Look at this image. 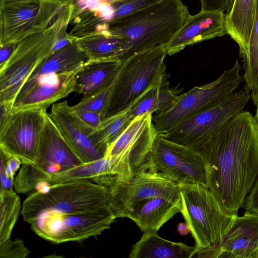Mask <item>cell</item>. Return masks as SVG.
<instances>
[{
    "label": "cell",
    "instance_id": "22",
    "mask_svg": "<svg viewBox=\"0 0 258 258\" xmlns=\"http://www.w3.org/2000/svg\"><path fill=\"white\" fill-rule=\"evenodd\" d=\"M195 246L175 242L160 237L157 232H143L130 252V258H191Z\"/></svg>",
    "mask_w": 258,
    "mask_h": 258
},
{
    "label": "cell",
    "instance_id": "8",
    "mask_svg": "<svg viewBox=\"0 0 258 258\" xmlns=\"http://www.w3.org/2000/svg\"><path fill=\"white\" fill-rule=\"evenodd\" d=\"M157 134L153 114L146 113L135 118L107 147L104 157L109 160L116 179L125 180L138 172L149 171Z\"/></svg>",
    "mask_w": 258,
    "mask_h": 258
},
{
    "label": "cell",
    "instance_id": "28",
    "mask_svg": "<svg viewBox=\"0 0 258 258\" xmlns=\"http://www.w3.org/2000/svg\"><path fill=\"white\" fill-rule=\"evenodd\" d=\"M245 88L250 92L254 105L258 103V0H255V14L249 41L248 57L244 64Z\"/></svg>",
    "mask_w": 258,
    "mask_h": 258
},
{
    "label": "cell",
    "instance_id": "41",
    "mask_svg": "<svg viewBox=\"0 0 258 258\" xmlns=\"http://www.w3.org/2000/svg\"><path fill=\"white\" fill-rule=\"evenodd\" d=\"M30 0H0V5L6 4H10V3H19L22 2H26Z\"/></svg>",
    "mask_w": 258,
    "mask_h": 258
},
{
    "label": "cell",
    "instance_id": "32",
    "mask_svg": "<svg viewBox=\"0 0 258 258\" xmlns=\"http://www.w3.org/2000/svg\"><path fill=\"white\" fill-rule=\"evenodd\" d=\"M161 1L162 0H112L108 2L112 11L111 18L108 21L125 17Z\"/></svg>",
    "mask_w": 258,
    "mask_h": 258
},
{
    "label": "cell",
    "instance_id": "30",
    "mask_svg": "<svg viewBox=\"0 0 258 258\" xmlns=\"http://www.w3.org/2000/svg\"><path fill=\"white\" fill-rule=\"evenodd\" d=\"M48 175L34 164H22L14 179V187L18 193H28L36 189Z\"/></svg>",
    "mask_w": 258,
    "mask_h": 258
},
{
    "label": "cell",
    "instance_id": "24",
    "mask_svg": "<svg viewBox=\"0 0 258 258\" xmlns=\"http://www.w3.org/2000/svg\"><path fill=\"white\" fill-rule=\"evenodd\" d=\"M180 95L169 87V82L164 74L158 81L130 109L132 120L146 113L159 114L171 109L177 103Z\"/></svg>",
    "mask_w": 258,
    "mask_h": 258
},
{
    "label": "cell",
    "instance_id": "36",
    "mask_svg": "<svg viewBox=\"0 0 258 258\" xmlns=\"http://www.w3.org/2000/svg\"><path fill=\"white\" fill-rule=\"evenodd\" d=\"M243 208L245 210H250L258 213V177L246 198Z\"/></svg>",
    "mask_w": 258,
    "mask_h": 258
},
{
    "label": "cell",
    "instance_id": "42",
    "mask_svg": "<svg viewBox=\"0 0 258 258\" xmlns=\"http://www.w3.org/2000/svg\"><path fill=\"white\" fill-rule=\"evenodd\" d=\"M57 2L62 4H67L71 3H74L76 2V0H50Z\"/></svg>",
    "mask_w": 258,
    "mask_h": 258
},
{
    "label": "cell",
    "instance_id": "21",
    "mask_svg": "<svg viewBox=\"0 0 258 258\" xmlns=\"http://www.w3.org/2000/svg\"><path fill=\"white\" fill-rule=\"evenodd\" d=\"M181 201L156 197L143 203L127 218L133 220L143 232H157L175 214L181 213Z\"/></svg>",
    "mask_w": 258,
    "mask_h": 258
},
{
    "label": "cell",
    "instance_id": "4",
    "mask_svg": "<svg viewBox=\"0 0 258 258\" xmlns=\"http://www.w3.org/2000/svg\"><path fill=\"white\" fill-rule=\"evenodd\" d=\"M107 190L91 180H81L50 185L48 190H36L23 203L21 213L30 223L47 212L72 215L114 214L107 203Z\"/></svg>",
    "mask_w": 258,
    "mask_h": 258
},
{
    "label": "cell",
    "instance_id": "19",
    "mask_svg": "<svg viewBox=\"0 0 258 258\" xmlns=\"http://www.w3.org/2000/svg\"><path fill=\"white\" fill-rule=\"evenodd\" d=\"M218 258H258V213L237 216L225 236Z\"/></svg>",
    "mask_w": 258,
    "mask_h": 258
},
{
    "label": "cell",
    "instance_id": "35",
    "mask_svg": "<svg viewBox=\"0 0 258 258\" xmlns=\"http://www.w3.org/2000/svg\"><path fill=\"white\" fill-rule=\"evenodd\" d=\"M1 161L4 165L6 174L14 179L16 171L22 164L21 161L16 157L11 156L0 150Z\"/></svg>",
    "mask_w": 258,
    "mask_h": 258
},
{
    "label": "cell",
    "instance_id": "34",
    "mask_svg": "<svg viewBox=\"0 0 258 258\" xmlns=\"http://www.w3.org/2000/svg\"><path fill=\"white\" fill-rule=\"evenodd\" d=\"M29 253V250L20 239H9L0 243L1 258H25Z\"/></svg>",
    "mask_w": 258,
    "mask_h": 258
},
{
    "label": "cell",
    "instance_id": "38",
    "mask_svg": "<svg viewBox=\"0 0 258 258\" xmlns=\"http://www.w3.org/2000/svg\"><path fill=\"white\" fill-rule=\"evenodd\" d=\"M0 192L13 191L14 179L6 174L2 161H0Z\"/></svg>",
    "mask_w": 258,
    "mask_h": 258
},
{
    "label": "cell",
    "instance_id": "16",
    "mask_svg": "<svg viewBox=\"0 0 258 258\" xmlns=\"http://www.w3.org/2000/svg\"><path fill=\"white\" fill-rule=\"evenodd\" d=\"M226 17L223 12L203 11L190 15L186 23L164 46L172 55L186 46L228 34Z\"/></svg>",
    "mask_w": 258,
    "mask_h": 258
},
{
    "label": "cell",
    "instance_id": "12",
    "mask_svg": "<svg viewBox=\"0 0 258 258\" xmlns=\"http://www.w3.org/2000/svg\"><path fill=\"white\" fill-rule=\"evenodd\" d=\"M250 98V92L245 87L213 107L181 121L159 135L176 143L196 148L226 121L243 111Z\"/></svg>",
    "mask_w": 258,
    "mask_h": 258
},
{
    "label": "cell",
    "instance_id": "40",
    "mask_svg": "<svg viewBox=\"0 0 258 258\" xmlns=\"http://www.w3.org/2000/svg\"><path fill=\"white\" fill-rule=\"evenodd\" d=\"M235 0H227V4L225 9L226 17H227L231 12Z\"/></svg>",
    "mask_w": 258,
    "mask_h": 258
},
{
    "label": "cell",
    "instance_id": "26",
    "mask_svg": "<svg viewBox=\"0 0 258 258\" xmlns=\"http://www.w3.org/2000/svg\"><path fill=\"white\" fill-rule=\"evenodd\" d=\"M115 175L109 160L104 157L95 161L81 164L57 173L49 174L43 183L52 185L81 180H92L102 176Z\"/></svg>",
    "mask_w": 258,
    "mask_h": 258
},
{
    "label": "cell",
    "instance_id": "6",
    "mask_svg": "<svg viewBox=\"0 0 258 258\" xmlns=\"http://www.w3.org/2000/svg\"><path fill=\"white\" fill-rule=\"evenodd\" d=\"M164 45L136 53L122 61L111 89L105 118L131 108L165 74Z\"/></svg>",
    "mask_w": 258,
    "mask_h": 258
},
{
    "label": "cell",
    "instance_id": "18",
    "mask_svg": "<svg viewBox=\"0 0 258 258\" xmlns=\"http://www.w3.org/2000/svg\"><path fill=\"white\" fill-rule=\"evenodd\" d=\"M48 115L68 145L82 164L90 163L104 157L72 114L71 106L64 100L51 105Z\"/></svg>",
    "mask_w": 258,
    "mask_h": 258
},
{
    "label": "cell",
    "instance_id": "7",
    "mask_svg": "<svg viewBox=\"0 0 258 258\" xmlns=\"http://www.w3.org/2000/svg\"><path fill=\"white\" fill-rule=\"evenodd\" d=\"M74 3L30 0L0 5V46L16 44L72 13Z\"/></svg>",
    "mask_w": 258,
    "mask_h": 258
},
{
    "label": "cell",
    "instance_id": "20",
    "mask_svg": "<svg viewBox=\"0 0 258 258\" xmlns=\"http://www.w3.org/2000/svg\"><path fill=\"white\" fill-rule=\"evenodd\" d=\"M122 61L118 59H89L77 71L74 92L89 96L111 87Z\"/></svg>",
    "mask_w": 258,
    "mask_h": 258
},
{
    "label": "cell",
    "instance_id": "33",
    "mask_svg": "<svg viewBox=\"0 0 258 258\" xmlns=\"http://www.w3.org/2000/svg\"><path fill=\"white\" fill-rule=\"evenodd\" d=\"M71 109L75 121L88 136L105 118L104 116L99 113L89 111H74L71 106Z\"/></svg>",
    "mask_w": 258,
    "mask_h": 258
},
{
    "label": "cell",
    "instance_id": "43",
    "mask_svg": "<svg viewBox=\"0 0 258 258\" xmlns=\"http://www.w3.org/2000/svg\"><path fill=\"white\" fill-rule=\"evenodd\" d=\"M256 112H255V115L254 116V119L255 121L257 130V133H258V103L256 104Z\"/></svg>",
    "mask_w": 258,
    "mask_h": 258
},
{
    "label": "cell",
    "instance_id": "3",
    "mask_svg": "<svg viewBox=\"0 0 258 258\" xmlns=\"http://www.w3.org/2000/svg\"><path fill=\"white\" fill-rule=\"evenodd\" d=\"M181 211L195 241L192 257L218 258L237 214L226 213L209 189L200 184H178Z\"/></svg>",
    "mask_w": 258,
    "mask_h": 258
},
{
    "label": "cell",
    "instance_id": "14",
    "mask_svg": "<svg viewBox=\"0 0 258 258\" xmlns=\"http://www.w3.org/2000/svg\"><path fill=\"white\" fill-rule=\"evenodd\" d=\"M46 111L13 108L10 121L0 130V150L17 157L22 164H35Z\"/></svg>",
    "mask_w": 258,
    "mask_h": 258
},
{
    "label": "cell",
    "instance_id": "10",
    "mask_svg": "<svg viewBox=\"0 0 258 258\" xmlns=\"http://www.w3.org/2000/svg\"><path fill=\"white\" fill-rule=\"evenodd\" d=\"M104 187L108 205L116 218H127L135 209L153 198L181 201L178 184L148 171L138 172L125 180L116 178Z\"/></svg>",
    "mask_w": 258,
    "mask_h": 258
},
{
    "label": "cell",
    "instance_id": "29",
    "mask_svg": "<svg viewBox=\"0 0 258 258\" xmlns=\"http://www.w3.org/2000/svg\"><path fill=\"white\" fill-rule=\"evenodd\" d=\"M20 212V198L15 192H0V243L10 239Z\"/></svg>",
    "mask_w": 258,
    "mask_h": 258
},
{
    "label": "cell",
    "instance_id": "25",
    "mask_svg": "<svg viewBox=\"0 0 258 258\" xmlns=\"http://www.w3.org/2000/svg\"><path fill=\"white\" fill-rule=\"evenodd\" d=\"M71 38L86 52L90 59L115 58L120 60L124 51L125 39L106 32H94L82 37Z\"/></svg>",
    "mask_w": 258,
    "mask_h": 258
},
{
    "label": "cell",
    "instance_id": "17",
    "mask_svg": "<svg viewBox=\"0 0 258 258\" xmlns=\"http://www.w3.org/2000/svg\"><path fill=\"white\" fill-rule=\"evenodd\" d=\"M81 164L47 113L34 164L44 172L51 174Z\"/></svg>",
    "mask_w": 258,
    "mask_h": 258
},
{
    "label": "cell",
    "instance_id": "39",
    "mask_svg": "<svg viewBox=\"0 0 258 258\" xmlns=\"http://www.w3.org/2000/svg\"><path fill=\"white\" fill-rule=\"evenodd\" d=\"M16 44H10L0 46V66L4 63L10 57Z\"/></svg>",
    "mask_w": 258,
    "mask_h": 258
},
{
    "label": "cell",
    "instance_id": "37",
    "mask_svg": "<svg viewBox=\"0 0 258 258\" xmlns=\"http://www.w3.org/2000/svg\"><path fill=\"white\" fill-rule=\"evenodd\" d=\"M201 10L203 11L223 12L225 10L227 0H200Z\"/></svg>",
    "mask_w": 258,
    "mask_h": 258
},
{
    "label": "cell",
    "instance_id": "27",
    "mask_svg": "<svg viewBox=\"0 0 258 258\" xmlns=\"http://www.w3.org/2000/svg\"><path fill=\"white\" fill-rule=\"evenodd\" d=\"M130 109L105 118L89 135L94 146L104 156L107 147L122 133L133 120Z\"/></svg>",
    "mask_w": 258,
    "mask_h": 258
},
{
    "label": "cell",
    "instance_id": "5",
    "mask_svg": "<svg viewBox=\"0 0 258 258\" xmlns=\"http://www.w3.org/2000/svg\"><path fill=\"white\" fill-rule=\"evenodd\" d=\"M71 20V16H65L47 29L16 44L10 57L0 66V103L14 104L23 85L52 51L57 40L66 36Z\"/></svg>",
    "mask_w": 258,
    "mask_h": 258
},
{
    "label": "cell",
    "instance_id": "31",
    "mask_svg": "<svg viewBox=\"0 0 258 258\" xmlns=\"http://www.w3.org/2000/svg\"><path fill=\"white\" fill-rule=\"evenodd\" d=\"M111 87L94 94L83 97L78 103L71 106L72 109L74 111H89L99 113L105 118Z\"/></svg>",
    "mask_w": 258,
    "mask_h": 258
},
{
    "label": "cell",
    "instance_id": "9",
    "mask_svg": "<svg viewBox=\"0 0 258 258\" xmlns=\"http://www.w3.org/2000/svg\"><path fill=\"white\" fill-rule=\"evenodd\" d=\"M240 69L236 60L232 68L225 70L214 81L180 95L177 103L169 110L153 115L157 134H161L181 121L213 107L233 94L244 80V76L239 74Z\"/></svg>",
    "mask_w": 258,
    "mask_h": 258
},
{
    "label": "cell",
    "instance_id": "11",
    "mask_svg": "<svg viewBox=\"0 0 258 258\" xmlns=\"http://www.w3.org/2000/svg\"><path fill=\"white\" fill-rule=\"evenodd\" d=\"M149 171L177 184L198 183L208 187L205 162L199 152L159 134L153 143Z\"/></svg>",
    "mask_w": 258,
    "mask_h": 258
},
{
    "label": "cell",
    "instance_id": "1",
    "mask_svg": "<svg viewBox=\"0 0 258 258\" xmlns=\"http://www.w3.org/2000/svg\"><path fill=\"white\" fill-rule=\"evenodd\" d=\"M195 149L205 162L208 188L226 213L237 214L258 177L254 116L237 113Z\"/></svg>",
    "mask_w": 258,
    "mask_h": 258
},
{
    "label": "cell",
    "instance_id": "15",
    "mask_svg": "<svg viewBox=\"0 0 258 258\" xmlns=\"http://www.w3.org/2000/svg\"><path fill=\"white\" fill-rule=\"evenodd\" d=\"M77 71L29 78L18 93L13 108L47 110L50 105L74 92Z\"/></svg>",
    "mask_w": 258,
    "mask_h": 258
},
{
    "label": "cell",
    "instance_id": "23",
    "mask_svg": "<svg viewBox=\"0 0 258 258\" xmlns=\"http://www.w3.org/2000/svg\"><path fill=\"white\" fill-rule=\"evenodd\" d=\"M255 0H235L231 13L226 17L228 35L239 46V55L246 63L249 41L255 14Z\"/></svg>",
    "mask_w": 258,
    "mask_h": 258
},
{
    "label": "cell",
    "instance_id": "2",
    "mask_svg": "<svg viewBox=\"0 0 258 258\" xmlns=\"http://www.w3.org/2000/svg\"><path fill=\"white\" fill-rule=\"evenodd\" d=\"M190 15L181 0H162L125 17L103 23L102 32L125 39L122 61L139 52L165 45Z\"/></svg>",
    "mask_w": 258,
    "mask_h": 258
},
{
    "label": "cell",
    "instance_id": "13",
    "mask_svg": "<svg viewBox=\"0 0 258 258\" xmlns=\"http://www.w3.org/2000/svg\"><path fill=\"white\" fill-rule=\"evenodd\" d=\"M116 218L114 214L72 215L47 212L29 224L32 230L39 236L58 244L81 241L100 235L110 228Z\"/></svg>",
    "mask_w": 258,
    "mask_h": 258
}]
</instances>
